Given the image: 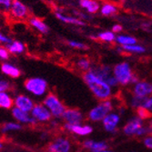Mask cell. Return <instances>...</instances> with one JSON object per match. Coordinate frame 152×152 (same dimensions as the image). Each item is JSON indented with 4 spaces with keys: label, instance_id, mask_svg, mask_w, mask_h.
<instances>
[{
    "label": "cell",
    "instance_id": "cell-1",
    "mask_svg": "<svg viewBox=\"0 0 152 152\" xmlns=\"http://www.w3.org/2000/svg\"><path fill=\"white\" fill-rule=\"evenodd\" d=\"M83 80L96 99L102 101L111 99L113 95V88L90 70L83 74Z\"/></svg>",
    "mask_w": 152,
    "mask_h": 152
},
{
    "label": "cell",
    "instance_id": "cell-2",
    "mask_svg": "<svg viewBox=\"0 0 152 152\" xmlns=\"http://www.w3.org/2000/svg\"><path fill=\"white\" fill-rule=\"evenodd\" d=\"M112 72L120 86H128L129 84L134 85L140 80L133 73L130 64L127 61H122L116 64L112 67Z\"/></svg>",
    "mask_w": 152,
    "mask_h": 152
},
{
    "label": "cell",
    "instance_id": "cell-3",
    "mask_svg": "<svg viewBox=\"0 0 152 152\" xmlns=\"http://www.w3.org/2000/svg\"><path fill=\"white\" fill-rule=\"evenodd\" d=\"M26 90L37 98L46 96L48 90V84L45 78L40 77H34L27 78L25 81Z\"/></svg>",
    "mask_w": 152,
    "mask_h": 152
},
{
    "label": "cell",
    "instance_id": "cell-4",
    "mask_svg": "<svg viewBox=\"0 0 152 152\" xmlns=\"http://www.w3.org/2000/svg\"><path fill=\"white\" fill-rule=\"evenodd\" d=\"M113 103L110 99L102 100L98 105L92 107L88 114V118L91 122H99L102 121L105 117L113 110Z\"/></svg>",
    "mask_w": 152,
    "mask_h": 152
},
{
    "label": "cell",
    "instance_id": "cell-5",
    "mask_svg": "<svg viewBox=\"0 0 152 152\" xmlns=\"http://www.w3.org/2000/svg\"><path fill=\"white\" fill-rule=\"evenodd\" d=\"M43 104L49 109L52 116L56 118H60L63 117L66 107L59 98L53 93L48 94L43 100Z\"/></svg>",
    "mask_w": 152,
    "mask_h": 152
},
{
    "label": "cell",
    "instance_id": "cell-6",
    "mask_svg": "<svg viewBox=\"0 0 152 152\" xmlns=\"http://www.w3.org/2000/svg\"><path fill=\"white\" fill-rule=\"evenodd\" d=\"M10 16L16 20H24L27 18L29 14L28 7H27L20 0H13L12 6L9 10Z\"/></svg>",
    "mask_w": 152,
    "mask_h": 152
},
{
    "label": "cell",
    "instance_id": "cell-7",
    "mask_svg": "<svg viewBox=\"0 0 152 152\" xmlns=\"http://www.w3.org/2000/svg\"><path fill=\"white\" fill-rule=\"evenodd\" d=\"M30 113L37 122H48L53 117L49 109L44 104H36Z\"/></svg>",
    "mask_w": 152,
    "mask_h": 152
},
{
    "label": "cell",
    "instance_id": "cell-8",
    "mask_svg": "<svg viewBox=\"0 0 152 152\" xmlns=\"http://www.w3.org/2000/svg\"><path fill=\"white\" fill-rule=\"evenodd\" d=\"M132 93L135 96L148 98L152 96V83L147 80H139L133 85Z\"/></svg>",
    "mask_w": 152,
    "mask_h": 152
},
{
    "label": "cell",
    "instance_id": "cell-9",
    "mask_svg": "<svg viewBox=\"0 0 152 152\" xmlns=\"http://www.w3.org/2000/svg\"><path fill=\"white\" fill-rule=\"evenodd\" d=\"M120 116L121 115L119 113L111 111L105 117V118L102 120V124L107 132L114 133L117 131L118 126L120 123Z\"/></svg>",
    "mask_w": 152,
    "mask_h": 152
},
{
    "label": "cell",
    "instance_id": "cell-10",
    "mask_svg": "<svg viewBox=\"0 0 152 152\" xmlns=\"http://www.w3.org/2000/svg\"><path fill=\"white\" fill-rule=\"evenodd\" d=\"M65 123L72 124V125H79L84 120V115L77 108H66L62 117Z\"/></svg>",
    "mask_w": 152,
    "mask_h": 152
},
{
    "label": "cell",
    "instance_id": "cell-11",
    "mask_svg": "<svg viewBox=\"0 0 152 152\" xmlns=\"http://www.w3.org/2000/svg\"><path fill=\"white\" fill-rule=\"evenodd\" d=\"M35 105L36 104L34 100L27 95L20 94L14 99V107L26 112H31V110L33 109Z\"/></svg>",
    "mask_w": 152,
    "mask_h": 152
},
{
    "label": "cell",
    "instance_id": "cell-12",
    "mask_svg": "<svg viewBox=\"0 0 152 152\" xmlns=\"http://www.w3.org/2000/svg\"><path fill=\"white\" fill-rule=\"evenodd\" d=\"M144 120L140 118L137 116H135L131 118L127 123L126 125L123 127V133L126 136H136L139 129L143 127Z\"/></svg>",
    "mask_w": 152,
    "mask_h": 152
},
{
    "label": "cell",
    "instance_id": "cell-13",
    "mask_svg": "<svg viewBox=\"0 0 152 152\" xmlns=\"http://www.w3.org/2000/svg\"><path fill=\"white\" fill-rule=\"evenodd\" d=\"M48 152H70L71 143L66 137H57L48 146Z\"/></svg>",
    "mask_w": 152,
    "mask_h": 152
},
{
    "label": "cell",
    "instance_id": "cell-14",
    "mask_svg": "<svg viewBox=\"0 0 152 152\" xmlns=\"http://www.w3.org/2000/svg\"><path fill=\"white\" fill-rule=\"evenodd\" d=\"M12 116L17 120V122L20 124L22 123V124H31V125H34V124L37 123L36 119L32 117L30 112L24 111V110H21L16 107H14L12 108Z\"/></svg>",
    "mask_w": 152,
    "mask_h": 152
},
{
    "label": "cell",
    "instance_id": "cell-15",
    "mask_svg": "<svg viewBox=\"0 0 152 152\" xmlns=\"http://www.w3.org/2000/svg\"><path fill=\"white\" fill-rule=\"evenodd\" d=\"M64 128L66 131L81 137L88 136L93 132V128L90 125H82V124H79V125H72V124L65 123Z\"/></svg>",
    "mask_w": 152,
    "mask_h": 152
},
{
    "label": "cell",
    "instance_id": "cell-16",
    "mask_svg": "<svg viewBox=\"0 0 152 152\" xmlns=\"http://www.w3.org/2000/svg\"><path fill=\"white\" fill-rule=\"evenodd\" d=\"M91 72H93L96 76H98L101 79L105 80L107 83L111 79L114 75L112 72V67H110L107 65H99V66H94L90 69Z\"/></svg>",
    "mask_w": 152,
    "mask_h": 152
},
{
    "label": "cell",
    "instance_id": "cell-17",
    "mask_svg": "<svg viewBox=\"0 0 152 152\" xmlns=\"http://www.w3.org/2000/svg\"><path fill=\"white\" fill-rule=\"evenodd\" d=\"M55 17L57 18V19L61 21L62 23H65L67 25H72V26H85V22L83 21L81 18H78L74 17V16L65 15V14H63L62 12H59V11L55 12Z\"/></svg>",
    "mask_w": 152,
    "mask_h": 152
},
{
    "label": "cell",
    "instance_id": "cell-18",
    "mask_svg": "<svg viewBox=\"0 0 152 152\" xmlns=\"http://www.w3.org/2000/svg\"><path fill=\"white\" fill-rule=\"evenodd\" d=\"M28 24L33 29H35L36 31L42 35H46L49 32V27L47 25V23L39 18H36V17L30 18L28 19Z\"/></svg>",
    "mask_w": 152,
    "mask_h": 152
},
{
    "label": "cell",
    "instance_id": "cell-19",
    "mask_svg": "<svg viewBox=\"0 0 152 152\" xmlns=\"http://www.w3.org/2000/svg\"><path fill=\"white\" fill-rule=\"evenodd\" d=\"M78 5L88 14H96L100 10V3L98 0H78Z\"/></svg>",
    "mask_w": 152,
    "mask_h": 152
},
{
    "label": "cell",
    "instance_id": "cell-20",
    "mask_svg": "<svg viewBox=\"0 0 152 152\" xmlns=\"http://www.w3.org/2000/svg\"><path fill=\"white\" fill-rule=\"evenodd\" d=\"M83 147L90 152H100L107 149L108 145L106 141H95L93 140H87L83 142Z\"/></svg>",
    "mask_w": 152,
    "mask_h": 152
},
{
    "label": "cell",
    "instance_id": "cell-21",
    "mask_svg": "<svg viewBox=\"0 0 152 152\" xmlns=\"http://www.w3.org/2000/svg\"><path fill=\"white\" fill-rule=\"evenodd\" d=\"M1 71L4 75H6L9 77H12V78H17V77H20V75H21V71L19 69V67L12 63L7 62V61L2 63Z\"/></svg>",
    "mask_w": 152,
    "mask_h": 152
},
{
    "label": "cell",
    "instance_id": "cell-22",
    "mask_svg": "<svg viewBox=\"0 0 152 152\" xmlns=\"http://www.w3.org/2000/svg\"><path fill=\"white\" fill-rule=\"evenodd\" d=\"M115 42L119 47H126V46L137 44V39L134 36L128 35V34H122L121 33V34L117 35Z\"/></svg>",
    "mask_w": 152,
    "mask_h": 152
},
{
    "label": "cell",
    "instance_id": "cell-23",
    "mask_svg": "<svg viewBox=\"0 0 152 152\" xmlns=\"http://www.w3.org/2000/svg\"><path fill=\"white\" fill-rule=\"evenodd\" d=\"M10 55H21L26 51V46L19 40H12L7 46Z\"/></svg>",
    "mask_w": 152,
    "mask_h": 152
},
{
    "label": "cell",
    "instance_id": "cell-24",
    "mask_svg": "<svg viewBox=\"0 0 152 152\" xmlns=\"http://www.w3.org/2000/svg\"><path fill=\"white\" fill-rule=\"evenodd\" d=\"M118 6L111 2H106L103 3L100 7V14L104 17H112L115 16L118 13Z\"/></svg>",
    "mask_w": 152,
    "mask_h": 152
},
{
    "label": "cell",
    "instance_id": "cell-25",
    "mask_svg": "<svg viewBox=\"0 0 152 152\" xmlns=\"http://www.w3.org/2000/svg\"><path fill=\"white\" fill-rule=\"evenodd\" d=\"M117 34H115L112 30H105L99 32L96 35V38L104 43H114L116 41Z\"/></svg>",
    "mask_w": 152,
    "mask_h": 152
},
{
    "label": "cell",
    "instance_id": "cell-26",
    "mask_svg": "<svg viewBox=\"0 0 152 152\" xmlns=\"http://www.w3.org/2000/svg\"><path fill=\"white\" fill-rule=\"evenodd\" d=\"M14 105V99L7 91L0 92V107L9 109Z\"/></svg>",
    "mask_w": 152,
    "mask_h": 152
},
{
    "label": "cell",
    "instance_id": "cell-27",
    "mask_svg": "<svg viewBox=\"0 0 152 152\" xmlns=\"http://www.w3.org/2000/svg\"><path fill=\"white\" fill-rule=\"evenodd\" d=\"M121 50L123 52H127L129 54H135V55H140L146 52V48L140 45V44H133V45H129V46H126V47H120Z\"/></svg>",
    "mask_w": 152,
    "mask_h": 152
},
{
    "label": "cell",
    "instance_id": "cell-28",
    "mask_svg": "<svg viewBox=\"0 0 152 152\" xmlns=\"http://www.w3.org/2000/svg\"><path fill=\"white\" fill-rule=\"evenodd\" d=\"M77 67L78 68V69L82 72H88L89 71L91 68H92V63L91 61L87 58H79L77 61V64H76Z\"/></svg>",
    "mask_w": 152,
    "mask_h": 152
},
{
    "label": "cell",
    "instance_id": "cell-29",
    "mask_svg": "<svg viewBox=\"0 0 152 152\" xmlns=\"http://www.w3.org/2000/svg\"><path fill=\"white\" fill-rule=\"evenodd\" d=\"M146 100L147 98H142V96L132 95L129 99V106L134 109H137L139 107H144Z\"/></svg>",
    "mask_w": 152,
    "mask_h": 152
},
{
    "label": "cell",
    "instance_id": "cell-30",
    "mask_svg": "<svg viewBox=\"0 0 152 152\" xmlns=\"http://www.w3.org/2000/svg\"><path fill=\"white\" fill-rule=\"evenodd\" d=\"M21 129H22V126L18 122H7L3 125L2 132L7 133V132H11V131H18Z\"/></svg>",
    "mask_w": 152,
    "mask_h": 152
},
{
    "label": "cell",
    "instance_id": "cell-31",
    "mask_svg": "<svg viewBox=\"0 0 152 152\" xmlns=\"http://www.w3.org/2000/svg\"><path fill=\"white\" fill-rule=\"evenodd\" d=\"M136 110H137V116L142 120L149 119L150 118H152V113L145 107H139Z\"/></svg>",
    "mask_w": 152,
    "mask_h": 152
},
{
    "label": "cell",
    "instance_id": "cell-32",
    "mask_svg": "<svg viewBox=\"0 0 152 152\" xmlns=\"http://www.w3.org/2000/svg\"><path fill=\"white\" fill-rule=\"evenodd\" d=\"M67 45L75 48V49H80V50H84V49H87L88 48V46L83 43V42H80V41H77V40H69L67 42Z\"/></svg>",
    "mask_w": 152,
    "mask_h": 152
},
{
    "label": "cell",
    "instance_id": "cell-33",
    "mask_svg": "<svg viewBox=\"0 0 152 152\" xmlns=\"http://www.w3.org/2000/svg\"><path fill=\"white\" fill-rule=\"evenodd\" d=\"M13 0H0V10L9 12Z\"/></svg>",
    "mask_w": 152,
    "mask_h": 152
},
{
    "label": "cell",
    "instance_id": "cell-34",
    "mask_svg": "<svg viewBox=\"0 0 152 152\" xmlns=\"http://www.w3.org/2000/svg\"><path fill=\"white\" fill-rule=\"evenodd\" d=\"M9 56H10V53L7 48L4 46H0V59L7 61L9 58Z\"/></svg>",
    "mask_w": 152,
    "mask_h": 152
},
{
    "label": "cell",
    "instance_id": "cell-35",
    "mask_svg": "<svg viewBox=\"0 0 152 152\" xmlns=\"http://www.w3.org/2000/svg\"><path fill=\"white\" fill-rule=\"evenodd\" d=\"M11 38L7 36V35H6V34H4V33H2V32H0V44L1 45H8L10 42H11Z\"/></svg>",
    "mask_w": 152,
    "mask_h": 152
},
{
    "label": "cell",
    "instance_id": "cell-36",
    "mask_svg": "<svg viewBox=\"0 0 152 152\" xmlns=\"http://www.w3.org/2000/svg\"><path fill=\"white\" fill-rule=\"evenodd\" d=\"M10 88V83L8 80L0 79V92L1 91H7Z\"/></svg>",
    "mask_w": 152,
    "mask_h": 152
},
{
    "label": "cell",
    "instance_id": "cell-37",
    "mask_svg": "<svg viewBox=\"0 0 152 152\" xmlns=\"http://www.w3.org/2000/svg\"><path fill=\"white\" fill-rule=\"evenodd\" d=\"M111 30H112L115 34L118 35V34H121V32L123 31V26H122L120 24H115V25L112 26Z\"/></svg>",
    "mask_w": 152,
    "mask_h": 152
},
{
    "label": "cell",
    "instance_id": "cell-38",
    "mask_svg": "<svg viewBox=\"0 0 152 152\" xmlns=\"http://www.w3.org/2000/svg\"><path fill=\"white\" fill-rule=\"evenodd\" d=\"M145 108H147L148 110L152 113V96H148L147 98V100H146V103H145V106H144Z\"/></svg>",
    "mask_w": 152,
    "mask_h": 152
},
{
    "label": "cell",
    "instance_id": "cell-39",
    "mask_svg": "<svg viewBox=\"0 0 152 152\" xmlns=\"http://www.w3.org/2000/svg\"><path fill=\"white\" fill-rule=\"evenodd\" d=\"M146 127H147L148 135H152V118H150L148 119V125H147Z\"/></svg>",
    "mask_w": 152,
    "mask_h": 152
},
{
    "label": "cell",
    "instance_id": "cell-40",
    "mask_svg": "<svg viewBox=\"0 0 152 152\" xmlns=\"http://www.w3.org/2000/svg\"><path fill=\"white\" fill-rule=\"evenodd\" d=\"M100 152H112V151H110L108 149H106V150H103V151H100Z\"/></svg>",
    "mask_w": 152,
    "mask_h": 152
},
{
    "label": "cell",
    "instance_id": "cell-41",
    "mask_svg": "<svg viewBox=\"0 0 152 152\" xmlns=\"http://www.w3.org/2000/svg\"><path fill=\"white\" fill-rule=\"evenodd\" d=\"M2 148V143L0 142V148Z\"/></svg>",
    "mask_w": 152,
    "mask_h": 152
}]
</instances>
